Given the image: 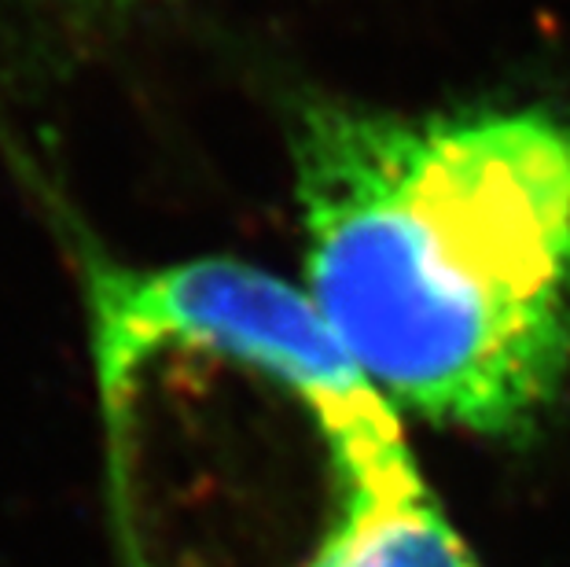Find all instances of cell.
<instances>
[{"label": "cell", "mask_w": 570, "mask_h": 567, "mask_svg": "<svg viewBox=\"0 0 570 567\" xmlns=\"http://www.w3.org/2000/svg\"><path fill=\"white\" fill-rule=\"evenodd\" d=\"M306 295L397 413L515 439L570 377V123L313 104L291 137Z\"/></svg>", "instance_id": "6da1fadb"}, {"label": "cell", "mask_w": 570, "mask_h": 567, "mask_svg": "<svg viewBox=\"0 0 570 567\" xmlns=\"http://www.w3.org/2000/svg\"><path fill=\"white\" fill-rule=\"evenodd\" d=\"M317 567H482L420 472L386 487Z\"/></svg>", "instance_id": "7a4b0ae2"}, {"label": "cell", "mask_w": 570, "mask_h": 567, "mask_svg": "<svg viewBox=\"0 0 570 567\" xmlns=\"http://www.w3.org/2000/svg\"><path fill=\"white\" fill-rule=\"evenodd\" d=\"M75 8H92V11H115V8H132V4H148V0H67Z\"/></svg>", "instance_id": "3957f363"}]
</instances>
